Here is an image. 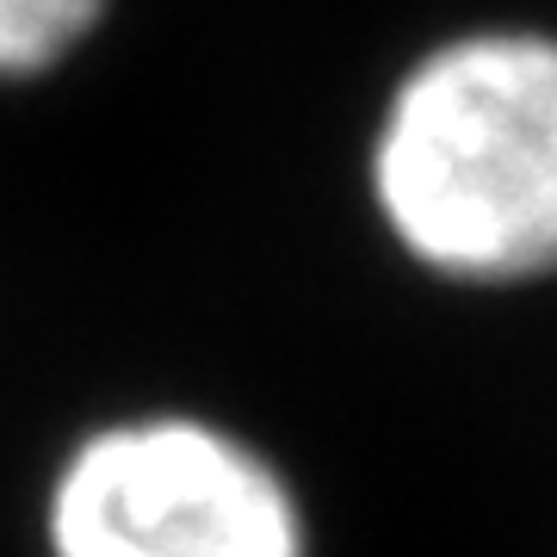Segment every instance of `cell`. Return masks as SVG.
I'll return each instance as SVG.
<instances>
[{"label": "cell", "instance_id": "6da1fadb", "mask_svg": "<svg viewBox=\"0 0 557 557\" xmlns=\"http://www.w3.org/2000/svg\"><path fill=\"white\" fill-rule=\"evenodd\" d=\"M366 199L416 273L458 292L557 278V32L465 25L397 69L366 137Z\"/></svg>", "mask_w": 557, "mask_h": 557}, {"label": "cell", "instance_id": "7a4b0ae2", "mask_svg": "<svg viewBox=\"0 0 557 557\" xmlns=\"http://www.w3.org/2000/svg\"><path fill=\"white\" fill-rule=\"evenodd\" d=\"M44 557H317L298 478L199 409L81 428L38 496Z\"/></svg>", "mask_w": 557, "mask_h": 557}, {"label": "cell", "instance_id": "3957f363", "mask_svg": "<svg viewBox=\"0 0 557 557\" xmlns=\"http://www.w3.org/2000/svg\"><path fill=\"white\" fill-rule=\"evenodd\" d=\"M112 0H0V87L69 69L106 32Z\"/></svg>", "mask_w": 557, "mask_h": 557}]
</instances>
